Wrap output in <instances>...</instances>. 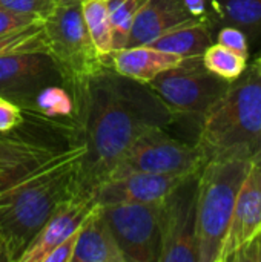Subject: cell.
Listing matches in <instances>:
<instances>
[{
  "label": "cell",
  "instance_id": "cell-1",
  "mask_svg": "<svg viewBox=\"0 0 261 262\" xmlns=\"http://www.w3.org/2000/svg\"><path fill=\"white\" fill-rule=\"evenodd\" d=\"M85 154L78 166V193L95 196L111 178L132 141L148 127H166L175 115L149 89L106 66L86 86L80 115Z\"/></svg>",
  "mask_w": 261,
  "mask_h": 262
},
{
  "label": "cell",
  "instance_id": "cell-2",
  "mask_svg": "<svg viewBox=\"0 0 261 262\" xmlns=\"http://www.w3.org/2000/svg\"><path fill=\"white\" fill-rule=\"evenodd\" d=\"M83 154L82 143L55 152L35 170L0 190V261L18 262L52 212L78 193Z\"/></svg>",
  "mask_w": 261,
  "mask_h": 262
},
{
  "label": "cell",
  "instance_id": "cell-3",
  "mask_svg": "<svg viewBox=\"0 0 261 262\" xmlns=\"http://www.w3.org/2000/svg\"><path fill=\"white\" fill-rule=\"evenodd\" d=\"M195 146L205 161L252 160L261 150V74L251 64L202 118Z\"/></svg>",
  "mask_w": 261,
  "mask_h": 262
},
{
  "label": "cell",
  "instance_id": "cell-4",
  "mask_svg": "<svg viewBox=\"0 0 261 262\" xmlns=\"http://www.w3.org/2000/svg\"><path fill=\"white\" fill-rule=\"evenodd\" d=\"M252 160L222 158L206 161L197 184L198 262H220L229 223Z\"/></svg>",
  "mask_w": 261,
  "mask_h": 262
},
{
  "label": "cell",
  "instance_id": "cell-5",
  "mask_svg": "<svg viewBox=\"0 0 261 262\" xmlns=\"http://www.w3.org/2000/svg\"><path fill=\"white\" fill-rule=\"evenodd\" d=\"M43 34L46 52L80 111L88 81L108 66L86 29L80 2L55 5L43 20Z\"/></svg>",
  "mask_w": 261,
  "mask_h": 262
},
{
  "label": "cell",
  "instance_id": "cell-6",
  "mask_svg": "<svg viewBox=\"0 0 261 262\" xmlns=\"http://www.w3.org/2000/svg\"><path fill=\"white\" fill-rule=\"evenodd\" d=\"M229 84L231 81L211 72L202 57L183 58L177 66L163 71L148 83L175 118L191 117L198 123L225 95Z\"/></svg>",
  "mask_w": 261,
  "mask_h": 262
},
{
  "label": "cell",
  "instance_id": "cell-7",
  "mask_svg": "<svg viewBox=\"0 0 261 262\" xmlns=\"http://www.w3.org/2000/svg\"><path fill=\"white\" fill-rule=\"evenodd\" d=\"M205 163V157L195 144L182 143L172 138L165 127L152 126L132 141L111 178L128 173L186 177L198 172Z\"/></svg>",
  "mask_w": 261,
  "mask_h": 262
},
{
  "label": "cell",
  "instance_id": "cell-8",
  "mask_svg": "<svg viewBox=\"0 0 261 262\" xmlns=\"http://www.w3.org/2000/svg\"><path fill=\"white\" fill-rule=\"evenodd\" d=\"M198 172L183 178L162 201L160 262H198L197 184Z\"/></svg>",
  "mask_w": 261,
  "mask_h": 262
},
{
  "label": "cell",
  "instance_id": "cell-9",
  "mask_svg": "<svg viewBox=\"0 0 261 262\" xmlns=\"http://www.w3.org/2000/svg\"><path fill=\"white\" fill-rule=\"evenodd\" d=\"M126 262H160V203L102 206Z\"/></svg>",
  "mask_w": 261,
  "mask_h": 262
},
{
  "label": "cell",
  "instance_id": "cell-10",
  "mask_svg": "<svg viewBox=\"0 0 261 262\" xmlns=\"http://www.w3.org/2000/svg\"><path fill=\"white\" fill-rule=\"evenodd\" d=\"M63 83L46 51L0 55V97L29 109L35 94L46 84Z\"/></svg>",
  "mask_w": 261,
  "mask_h": 262
},
{
  "label": "cell",
  "instance_id": "cell-11",
  "mask_svg": "<svg viewBox=\"0 0 261 262\" xmlns=\"http://www.w3.org/2000/svg\"><path fill=\"white\" fill-rule=\"evenodd\" d=\"M97 204L95 196L74 195L63 201L46 220L34 239L29 243L18 262H43L48 253L69 235L75 233L92 207Z\"/></svg>",
  "mask_w": 261,
  "mask_h": 262
},
{
  "label": "cell",
  "instance_id": "cell-12",
  "mask_svg": "<svg viewBox=\"0 0 261 262\" xmlns=\"http://www.w3.org/2000/svg\"><path fill=\"white\" fill-rule=\"evenodd\" d=\"M186 177L155 173H128L114 177L98 186L95 190V201L100 206L160 203Z\"/></svg>",
  "mask_w": 261,
  "mask_h": 262
},
{
  "label": "cell",
  "instance_id": "cell-13",
  "mask_svg": "<svg viewBox=\"0 0 261 262\" xmlns=\"http://www.w3.org/2000/svg\"><path fill=\"white\" fill-rule=\"evenodd\" d=\"M195 18L183 0H146L132 20L125 48L149 45L165 32Z\"/></svg>",
  "mask_w": 261,
  "mask_h": 262
},
{
  "label": "cell",
  "instance_id": "cell-14",
  "mask_svg": "<svg viewBox=\"0 0 261 262\" xmlns=\"http://www.w3.org/2000/svg\"><path fill=\"white\" fill-rule=\"evenodd\" d=\"M72 262H126L100 204L92 207L78 229Z\"/></svg>",
  "mask_w": 261,
  "mask_h": 262
},
{
  "label": "cell",
  "instance_id": "cell-15",
  "mask_svg": "<svg viewBox=\"0 0 261 262\" xmlns=\"http://www.w3.org/2000/svg\"><path fill=\"white\" fill-rule=\"evenodd\" d=\"M261 230V178L257 172L251 170L240 189L235 201L232 218L229 223L228 235L223 246L220 262H225L226 256L245 239Z\"/></svg>",
  "mask_w": 261,
  "mask_h": 262
},
{
  "label": "cell",
  "instance_id": "cell-16",
  "mask_svg": "<svg viewBox=\"0 0 261 262\" xmlns=\"http://www.w3.org/2000/svg\"><path fill=\"white\" fill-rule=\"evenodd\" d=\"M182 60L183 58L175 54L163 52L149 45H142L114 51L109 55L108 64L120 75L148 84L158 74L177 66Z\"/></svg>",
  "mask_w": 261,
  "mask_h": 262
},
{
  "label": "cell",
  "instance_id": "cell-17",
  "mask_svg": "<svg viewBox=\"0 0 261 262\" xmlns=\"http://www.w3.org/2000/svg\"><path fill=\"white\" fill-rule=\"evenodd\" d=\"M54 154L43 144L0 134V190L35 170Z\"/></svg>",
  "mask_w": 261,
  "mask_h": 262
},
{
  "label": "cell",
  "instance_id": "cell-18",
  "mask_svg": "<svg viewBox=\"0 0 261 262\" xmlns=\"http://www.w3.org/2000/svg\"><path fill=\"white\" fill-rule=\"evenodd\" d=\"M211 45L212 29L208 18H195L186 21L149 43V46L155 49L175 54L182 58L202 57Z\"/></svg>",
  "mask_w": 261,
  "mask_h": 262
},
{
  "label": "cell",
  "instance_id": "cell-19",
  "mask_svg": "<svg viewBox=\"0 0 261 262\" xmlns=\"http://www.w3.org/2000/svg\"><path fill=\"white\" fill-rule=\"evenodd\" d=\"M209 3L215 23L237 26L248 35V40L260 38L261 0H209Z\"/></svg>",
  "mask_w": 261,
  "mask_h": 262
},
{
  "label": "cell",
  "instance_id": "cell-20",
  "mask_svg": "<svg viewBox=\"0 0 261 262\" xmlns=\"http://www.w3.org/2000/svg\"><path fill=\"white\" fill-rule=\"evenodd\" d=\"M37 115L49 120L74 118L80 115L77 101L72 92L58 83H51L43 86L34 97L31 107L28 109Z\"/></svg>",
  "mask_w": 261,
  "mask_h": 262
},
{
  "label": "cell",
  "instance_id": "cell-21",
  "mask_svg": "<svg viewBox=\"0 0 261 262\" xmlns=\"http://www.w3.org/2000/svg\"><path fill=\"white\" fill-rule=\"evenodd\" d=\"M80 5H82V15L86 29L92 38V43L98 51V54L108 63L109 55L114 52L112 26L109 20L108 3L106 0H80Z\"/></svg>",
  "mask_w": 261,
  "mask_h": 262
},
{
  "label": "cell",
  "instance_id": "cell-22",
  "mask_svg": "<svg viewBox=\"0 0 261 262\" xmlns=\"http://www.w3.org/2000/svg\"><path fill=\"white\" fill-rule=\"evenodd\" d=\"M203 64L223 80H237L248 68V58L228 49L220 43H212L202 55Z\"/></svg>",
  "mask_w": 261,
  "mask_h": 262
},
{
  "label": "cell",
  "instance_id": "cell-23",
  "mask_svg": "<svg viewBox=\"0 0 261 262\" xmlns=\"http://www.w3.org/2000/svg\"><path fill=\"white\" fill-rule=\"evenodd\" d=\"M145 2L146 0H106L112 26L114 51L123 49L126 46L132 20Z\"/></svg>",
  "mask_w": 261,
  "mask_h": 262
},
{
  "label": "cell",
  "instance_id": "cell-24",
  "mask_svg": "<svg viewBox=\"0 0 261 262\" xmlns=\"http://www.w3.org/2000/svg\"><path fill=\"white\" fill-rule=\"evenodd\" d=\"M28 51H46L43 20L29 25L20 31L0 35V55Z\"/></svg>",
  "mask_w": 261,
  "mask_h": 262
},
{
  "label": "cell",
  "instance_id": "cell-25",
  "mask_svg": "<svg viewBox=\"0 0 261 262\" xmlns=\"http://www.w3.org/2000/svg\"><path fill=\"white\" fill-rule=\"evenodd\" d=\"M55 0H0V8L11 9L20 14L35 15L45 20L54 9Z\"/></svg>",
  "mask_w": 261,
  "mask_h": 262
},
{
  "label": "cell",
  "instance_id": "cell-26",
  "mask_svg": "<svg viewBox=\"0 0 261 262\" xmlns=\"http://www.w3.org/2000/svg\"><path fill=\"white\" fill-rule=\"evenodd\" d=\"M217 43L226 46L228 49L249 58V40L248 35L238 29L237 26H231V25H225L220 26V31L217 34Z\"/></svg>",
  "mask_w": 261,
  "mask_h": 262
},
{
  "label": "cell",
  "instance_id": "cell-27",
  "mask_svg": "<svg viewBox=\"0 0 261 262\" xmlns=\"http://www.w3.org/2000/svg\"><path fill=\"white\" fill-rule=\"evenodd\" d=\"M225 262H261V230L238 244Z\"/></svg>",
  "mask_w": 261,
  "mask_h": 262
},
{
  "label": "cell",
  "instance_id": "cell-28",
  "mask_svg": "<svg viewBox=\"0 0 261 262\" xmlns=\"http://www.w3.org/2000/svg\"><path fill=\"white\" fill-rule=\"evenodd\" d=\"M42 21V18L29 14H20L11 9L0 8V35H6L15 31H20L29 25Z\"/></svg>",
  "mask_w": 261,
  "mask_h": 262
},
{
  "label": "cell",
  "instance_id": "cell-29",
  "mask_svg": "<svg viewBox=\"0 0 261 262\" xmlns=\"http://www.w3.org/2000/svg\"><path fill=\"white\" fill-rule=\"evenodd\" d=\"M25 121L23 111L14 101L0 97V134H8Z\"/></svg>",
  "mask_w": 261,
  "mask_h": 262
},
{
  "label": "cell",
  "instance_id": "cell-30",
  "mask_svg": "<svg viewBox=\"0 0 261 262\" xmlns=\"http://www.w3.org/2000/svg\"><path fill=\"white\" fill-rule=\"evenodd\" d=\"M77 236H78V230L72 235H69L66 239H63L62 243H58L45 258L43 262H72L74 256V250H75V244H77Z\"/></svg>",
  "mask_w": 261,
  "mask_h": 262
},
{
  "label": "cell",
  "instance_id": "cell-31",
  "mask_svg": "<svg viewBox=\"0 0 261 262\" xmlns=\"http://www.w3.org/2000/svg\"><path fill=\"white\" fill-rule=\"evenodd\" d=\"M209 0H183L186 9L197 18H208L206 17V5Z\"/></svg>",
  "mask_w": 261,
  "mask_h": 262
},
{
  "label": "cell",
  "instance_id": "cell-32",
  "mask_svg": "<svg viewBox=\"0 0 261 262\" xmlns=\"http://www.w3.org/2000/svg\"><path fill=\"white\" fill-rule=\"evenodd\" d=\"M252 169L257 172V175L261 178V150L252 158Z\"/></svg>",
  "mask_w": 261,
  "mask_h": 262
},
{
  "label": "cell",
  "instance_id": "cell-33",
  "mask_svg": "<svg viewBox=\"0 0 261 262\" xmlns=\"http://www.w3.org/2000/svg\"><path fill=\"white\" fill-rule=\"evenodd\" d=\"M254 66H255V68L258 69V72L261 74V52H260V55H258V57L255 58V61H254Z\"/></svg>",
  "mask_w": 261,
  "mask_h": 262
},
{
  "label": "cell",
  "instance_id": "cell-34",
  "mask_svg": "<svg viewBox=\"0 0 261 262\" xmlns=\"http://www.w3.org/2000/svg\"><path fill=\"white\" fill-rule=\"evenodd\" d=\"M74 2H80V0H55V5H66V3H74Z\"/></svg>",
  "mask_w": 261,
  "mask_h": 262
}]
</instances>
